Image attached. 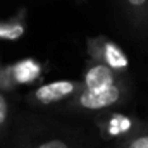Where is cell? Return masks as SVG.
<instances>
[{"label": "cell", "mask_w": 148, "mask_h": 148, "mask_svg": "<svg viewBox=\"0 0 148 148\" xmlns=\"http://www.w3.org/2000/svg\"><path fill=\"white\" fill-rule=\"evenodd\" d=\"M121 88L115 84L110 86L107 90H102V91H90L86 90L81 97H79V103L86 109H91V110H97V109H105V107H110L114 103H117L121 100Z\"/></svg>", "instance_id": "1"}, {"label": "cell", "mask_w": 148, "mask_h": 148, "mask_svg": "<svg viewBox=\"0 0 148 148\" xmlns=\"http://www.w3.org/2000/svg\"><path fill=\"white\" fill-rule=\"evenodd\" d=\"M86 86L90 91H102L110 86H115L114 69L109 66H95L86 74Z\"/></svg>", "instance_id": "2"}, {"label": "cell", "mask_w": 148, "mask_h": 148, "mask_svg": "<svg viewBox=\"0 0 148 148\" xmlns=\"http://www.w3.org/2000/svg\"><path fill=\"white\" fill-rule=\"evenodd\" d=\"M74 84L71 81H57V83H50L41 86L36 91V98L43 103H52L57 102L64 97H67L69 93H73Z\"/></svg>", "instance_id": "3"}, {"label": "cell", "mask_w": 148, "mask_h": 148, "mask_svg": "<svg viewBox=\"0 0 148 148\" xmlns=\"http://www.w3.org/2000/svg\"><path fill=\"white\" fill-rule=\"evenodd\" d=\"M103 55H105V60H107L110 69H122V67L127 66V59L117 45L107 43L103 47Z\"/></svg>", "instance_id": "4"}, {"label": "cell", "mask_w": 148, "mask_h": 148, "mask_svg": "<svg viewBox=\"0 0 148 148\" xmlns=\"http://www.w3.org/2000/svg\"><path fill=\"white\" fill-rule=\"evenodd\" d=\"M126 148H148V129L141 131V133L136 134L131 141H127Z\"/></svg>", "instance_id": "5"}, {"label": "cell", "mask_w": 148, "mask_h": 148, "mask_svg": "<svg viewBox=\"0 0 148 148\" xmlns=\"http://www.w3.org/2000/svg\"><path fill=\"white\" fill-rule=\"evenodd\" d=\"M126 3H127L136 14H143L145 21L148 19V0H126Z\"/></svg>", "instance_id": "6"}, {"label": "cell", "mask_w": 148, "mask_h": 148, "mask_svg": "<svg viewBox=\"0 0 148 148\" xmlns=\"http://www.w3.org/2000/svg\"><path fill=\"white\" fill-rule=\"evenodd\" d=\"M5 117H7V102H5V98L0 95V126L3 124Z\"/></svg>", "instance_id": "7"}, {"label": "cell", "mask_w": 148, "mask_h": 148, "mask_svg": "<svg viewBox=\"0 0 148 148\" xmlns=\"http://www.w3.org/2000/svg\"><path fill=\"white\" fill-rule=\"evenodd\" d=\"M36 148H67V145L62 141H47V143H43Z\"/></svg>", "instance_id": "8"}]
</instances>
